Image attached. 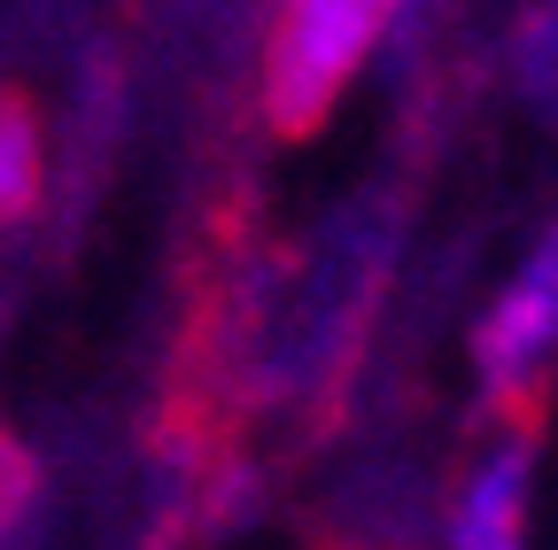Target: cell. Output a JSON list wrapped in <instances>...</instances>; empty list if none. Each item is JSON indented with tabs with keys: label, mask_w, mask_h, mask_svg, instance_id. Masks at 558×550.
I'll return each mask as SVG.
<instances>
[{
	"label": "cell",
	"mask_w": 558,
	"mask_h": 550,
	"mask_svg": "<svg viewBox=\"0 0 558 550\" xmlns=\"http://www.w3.org/2000/svg\"><path fill=\"white\" fill-rule=\"evenodd\" d=\"M380 288V241H349L333 233L318 256L303 264H279L256 271L233 326H226V365L241 380V395L256 403H303L318 395L341 365H349V341H357V318Z\"/></svg>",
	"instance_id": "6da1fadb"
},
{
	"label": "cell",
	"mask_w": 558,
	"mask_h": 550,
	"mask_svg": "<svg viewBox=\"0 0 558 550\" xmlns=\"http://www.w3.org/2000/svg\"><path fill=\"white\" fill-rule=\"evenodd\" d=\"M418 0H271L264 62H256V109L271 132H318L341 94L357 86L380 47L403 32Z\"/></svg>",
	"instance_id": "7a4b0ae2"
},
{
	"label": "cell",
	"mask_w": 558,
	"mask_h": 550,
	"mask_svg": "<svg viewBox=\"0 0 558 550\" xmlns=\"http://www.w3.org/2000/svg\"><path fill=\"white\" fill-rule=\"evenodd\" d=\"M558 380V218L527 241L505 288L473 318V388L497 419H527V403Z\"/></svg>",
	"instance_id": "3957f363"
},
{
	"label": "cell",
	"mask_w": 558,
	"mask_h": 550,
	"mask_svg": "<svg viewBox=\"0 0 558 550\" xmlns=\"http://www.w3.org/2000/svg\"><path fill=\"white\" fill-rule=\"evenodd\" d=\"M527 497H535V442L527 427H497L442 489V550H535Z\"/></svg>",
	"instance_id": "277c9868"
},
{
	"label": "cell",
	"mask_w": 558,
	"mask_h": 550,
	"mask_svg": "<svg viewBox=\"0 0 558 550\" xmlns=\"http://www.w3.org/2000/svg\"><path fill=\"white\" fill-rule=\"evenodd\" d=\"M39 194H47V124L32 101L0 94V225L32 218Z\"/></svg>",
	"instance_id": "5b68a950"
},
{
	"label": "cell",
	"mask_w": 558,
	"mask_h": 550,
	"mask_svg": "<svg viewBox=\"0 0 558 550\" xmlns=\"http://www.w3.org/2000/svg\"><path fill=\"white\" fill-rule=\"evenodd\" d=\"M512 86L543 109H558V0H543V9L520 24V47H512Z\"/></svg>",
	"instance_id": "8992f818"
},
{
	"label": "cell",
	"mask_w": 558,
	"mask_h": 550,
	"mask_svg": "<svg viewBox=\"0 0 558 550\" xmlns=\"http://www.w3.org/2000/svg\"><path fill=\"white\" fill-rule=\"evenodd\" d=\"M32 497H39V465H32V450L0 427V550L16 542V527H24V512H32Z\"/></svg>",
	"instance_id": "52a82bcc"
},
{
	"label": "cell",
	"mask_w": 558,
	"mask_h": 550,
	"mask_svg": "<svg viewBox=\"0 0 558 550\" xmlns=\"http://www.w3.org/2000/svg\"><path fill=\"white\" fill-rule=\"evenodd\" d=\"M333 550H403V542H333Z\"/></svg>",
	"instance_id": "ba28073f"
}]
</instances>
